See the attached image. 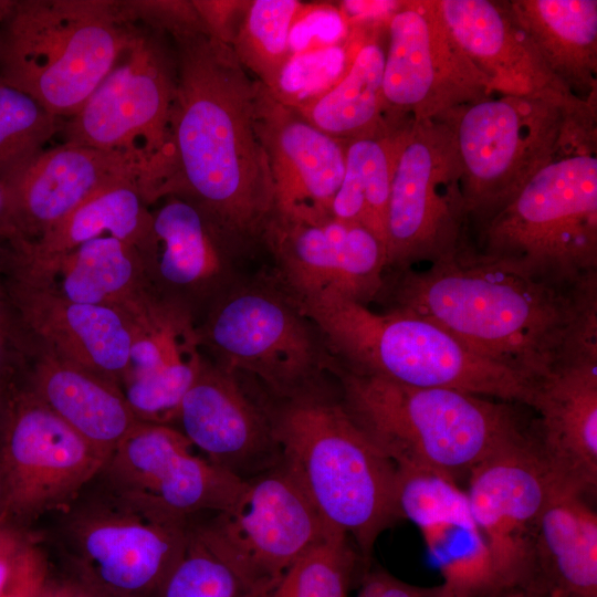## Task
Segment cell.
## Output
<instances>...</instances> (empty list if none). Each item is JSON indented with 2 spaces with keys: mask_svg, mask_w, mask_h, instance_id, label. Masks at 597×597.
Here are the masks:
<instances>
[{
  "mask_svg": "<svg viewBox=\"0 0 597 597\" xmlns=\"http://www.w3.org/2000/svg\"><path fill=\"white\" fill-rule=\"evenodd\" d=\"M153 212L150 238L139 251L155 293L193 316L245 276L243 255L226 242L189 201L164 198Z\"/></svg>",
  "mask_w": 597,
  "mask_h": 597,
  "instance_id": "obj_22",
  "label": "cell"
},
{
  "mask_svg": "<svg viewBox=\"0 0 597 597\" xmlns=\"http://www.w3.org/2000/svg\"><path fill=\"white\" fill-rule=\"evenodd\" d=\"M331 373L343 406L398 469L453 482L502 447L535 430L521 404L455 389L421 388L350 371L335 360Z\"/></svg>",
  "mask_w": 597,
  "mask_h": 597,
  "instance_id": "obj_3",
  "label": "cell"
},
{
  "mask_svg": "<svg viewBox=\"0 0 597 597\" xmlns=\"http://www.w3.org/2000/svg\"><path fill=\"white\" fill-rule=\"evenodd\" d=\"M192 449L175 427L140 421L95 480L123 500L178 523L232 509L247 482Z\"/></svg>",
  "mask_w": 597,
  "mask_h": 597,
  "instance_id": "obj_15",
  "label": "cell"
},
{
  "mask_svg": "<svg viewBox=\"0 0 597 597\" xmlns=\"http://www.w3.org/2000/svg\"><path fill=\"white\" fill-rule=\"evenodd\" d=\"M48 583L46 559L40 547L33 543L0 597H41Z\"/></svg>",
  "mask_w": 597,
  "mask_h": 597,
  "instance_id": "obj_45",
  "label": "cell"
},
{
  "mask_svg": "<svg viewBox=\"0 0 597 597\" xmlns=\"http://www.w3.org/2000/svg\"><path fill=\"white\" fill-rule=\"evenodd\" d=\"M119 0H19L0 35V81L74 116L132 41Z\"/></svg>",
  "mask_w": 597,
  "mask_h": 597,
  "instance_id": "obj_7",
  "label": "cell"
},
{
  "mask_svg": "<svg viewBox=\"0 0 597 597\" xmlns=\"http://www.w3.org/2000/svg\"><path fill=\"white\" fill-rule=\"evenodd\" d=\"M473 254L561 283L597 275V157L562 155L473 230Z\"/></svg>",
  "mask_w": 597,
  "mask_h": 597,
  "instance_id": "obj_8",
  "label": "cell"
},
{
  "mask_svg": "<svg viewBox=\"0 0 597 597\" xmlns=\"http://www.w3.org/2000/svg\"><path fill=\"white\" fill-rule=\"evenodd\" d=\"M119 3L128 22L168 38L182 33L207 31L192 1L119 0Z\"/></svg>",
  "mask_w": 597,
  "mask_h": 597,
  "instance_id": "obj_39",
  "label": "cell"
},
{
  "mask_svg": "<svg viewBox=\"0 0 597 597\" xmlns=\"http://www.w3.org/2000/svg\"><path fill=\"white\" fill-rule=\"evenodd\" d=\"M411 123L385 116L377 127L347 142L343 180L331 207V216L363 224L384 243L394 170Z\"/></svg>",
  "mask_w": 597,
  "mask_h": 597,
  "instance_id": "obj_32",
  "label": "cell"
},
{
  "mask_svg": "<svg viewBox=\"0 0 597 597\" xmlns=\"http://www.w3.org/2000/svg\"><path fill=\"white\" fill-rule=\"evenodd\" d=\"M531 588L597 597V514L587 496L553 485L537 524Z\"/></svg>",
  "mask_w": 597,
  "mask_h": 597,
  "instance_id": "obj_29",
  "label": "cell"
},
{
  "mask_svg": "<svg viewBox=\"0 0 597 597\" xmlns=\"http://www.w3.org/2000/svg\"><path fill=\"white\" fill-rule=\"evenodd\" d=\"M269 409L282 463L370 564L380 534L402 520L397 467L355 423L337 388L269 398Z\"/></svg>",
  "mask_w": 597,
  "mask_h": 597,
  "instance_id": "obj_4",
  "label": "cell"
},
{
  "mask_svg": "<svg viewBox=\"0 0 597 597\" xmlns=\"http://www.w3.org/2000/svg\"><path fill=\"white\" fill-rule=\"evenodd\" d=\"M262 248L270 276L298 304L378 298L387 272L385 243L360 223L333 216L317 220L272 218Z\"/></svg>",
  "mask_w": 597,
  "mask_h": 597,
  "instance_id": "obj_17",
  "label": "cell"
},
{
  "mask_svg": "<svg viewBox=\"0 0 597 597\" xmlns=\"http://www.w3.org/2000/svg\"><path fill=\"white\" fill-rule=\"evenodd\" d=\"M32 341L7 294L0 296V386L20 385L28 368Z\"/></svg>",
  "mask_w": 597,
  "mask_h": 597,
  "instance_id": "obj_41",
  "label": "cell"
},
{
  "mask_svg": "<svg viewBox=\"0 0 597 597\" xmlns=\"http://www.w3.org/2000/svg\"><path fill=\"white\" fill-rule=\"evenodd\" d=\"M397 471L402 520L418 527L442 575L436 597H482L500 587L464 490L434 473Z\"/></svg>",
  "mask_w": 597,
  "mask_h": 597,
  "instance_id": "obj_24",
  "label": "cell"
},
{
  "mask_svg": "<svg viewBox=\"0 0 597 597\" xmlns=\"http://www.w3.org/2000/svg\"><path fill=\"white\" fill-rule=\"evenodd\" d=\"M465 483L498 585L531 588L537 524L554 485L538 451L536 425L475 465Z\"/></svg>",
  "mask_w": 597,
  "mask_h": 597,
  "instance_id": "obj_18",
  "label": "cell"
},
{
  "mask_svg": "<svg viewBox=\"0 0 597 597\" xmlns=\"http://www.w3.org/2000/svg\"><path fill=\"white\" fill-rule=\"evenodd\" d=\"M482 597H548L543 593L524 586H502Z\"/></svg>",
  "mask_w": 597,
  "mask_h": 597,
  "instance_id": "obj_47",
  "label": "cell"
},
{
  "mask_svg": "<svg viewBox=\"0 0 597 597\" xmlns=\"http://www.w3.org/2000/svg\"><path fill=\"white\" fill-rule=\"evenodd\" d=\"M192 2L208 33L230 45L248 1L192 0Z\"/></svg>",
  "mask_w": 597,
  "mask_h": 597,
  "instance_id": "obj_44",
  "label": "cell"
},
{
  "mask_svg": "<svg viewBox=\"0 0 597 597\" xmlns=\"http://www.w3.org/2000/svg\"><path fill=\"white\" fill-rule=\"evenodd\" d=\"M468 239L462 167L452 128L446 119L412 121L391 180L387 272L453 256Z\"/></svg>",
  "mask_w": 597,
  "mask_h": 597,
  "instance_id": "obj_11",
  "label": "cell"
},
{
  "mask_svg": "<svg viewBox=\"0 0 597 597\" xmlns=\"http://www.w3.org/2000/svg\"><path fill=\"white\" fill-rule=\"evenodd\" d=\"M441 119L453 132L472 230L555 158L596 153V101L491 95Z\"/></svg>",
  "mask_w": 597,
  "mask_h": 597,
  "instance_id": "obj_6",
  "label": "cell"
},
{
  "mask_svg": "<svg viewBox=\"0 0 597 597\" xmlns=\"http://www.w3.org/2000/svg\"><path fill=\"white\" fill-rule=\"evenodd\" d=\"M342 367L421 388L455 389L532 407L537 381L496 364L439 325L352 301L298 305Z\"/></svg>",
  "mask_w": 597,
  "mask_h": 597,
  "instance_id": "obj_5",
  "label": "cell"
},
{
  "mask_svg": "<svg viewBox=\"0 0 597 597\" xmlns=\"http://www.w3.org/2000/svg\"><path fill=\"white\" fill-rule=\"evenodd\" d=\"M71 585L50 587L49 583L45 586L41 597H67Z\"/></svg>",
  "mask_w": 597,
  "mask_h": 597,
  "instance_id": "obj_52",
  "label": "cell"
},
{
  "mask_svg": "<svg viewBox=\"0 0 597 597\" xmlns=\"http://www.w3.org/2000/svg\"><path fill=\"white\" fill-rule=\"evenodd\" d=\"M90 484L56 511V540L81 584L121 597H156L187 547L191 524L154 515L95 479Z\"/></svg>",
  "mask_w": 597,
  "mask_h": 597,
  "instance_id": "obj_10",
  "label": "cell"
},
{
  "mask_svg": "<svg viewBox=\"0 0 597 597\" xmlns=\"http://www.w3.org/2000/svg\"><path fill=\"white\" fill-rule=\"evenodd\" d=\"M541 458L556 486L587 498L597 488V360L567 365L536 385Z\"/></svg>",
  "mask_w": 597,
  "mask_h": 597,
  "instance_id": "obj_26",
  "label": "cell"
},
{
  "mask_svg": "<svg viewBox=\"0 0 597 597\" xmlns=\"http://www.w3.org/2000/svg\"><path fill=\"white\" fill-rule=\"evenodd\" d=\"M33 543L31 534L24 526L0 519V594L17 574Z\"/></svg>",
  "mask_w": 597,
  "mask_h": 597,
  "instance_id": "obj_42",
  "label": "cell"
},
{
  "mask_svg": "<svg viewBox=\"0 0 597 597\" xmlns=\"http://www.w3.org/2000/svg\"><path fill=\"white\" fill-rule=\"evenodd\" d=\"M172 42L177 87L157 200L179 197L247 255L262 247L273 217V187L254 124L261 83L231 46L207 31Z\"/></svg>",
  "mask_w": 597,
  "mask_h": 597,
  "instance_id": "obj_2",
  "label": "cell"
},
{
  "mask_svg": "<svg viewBox=\"0 0 597 597\" xmlns=\"http://www.w3.org/2000/svg\"><path fill=\"white\" fill-rule=\"evenodd\" d=\"M63 123L30 95L0 82V182L41 154Z\"/></svg>",
  "mask_w": 597,
  "mask_h": 597,
  "instance_id": "obj_36",
  "label": "cell"
},
{
  "mask_svg": "<svg viewBox=\"0 0 597 597\" xmlns=\"http://www.w3.org/2000/svg\"><path fill=\"white\" fill-rule=\"evenodd\" d=\"M385 55L377 33L360 35L343 76L324 95L295 111L320 130L344 142L374 129L385 118Z\"/></svg>",
  "mask_w": 597,
  "mask_h": 597,
  "instance_id": "obj_33",
  "label": "cell"
},
{
  "mask_svg": "<svg viewBox=\"0 0 597 597\" xmlns=\"http://www.w3.org/2000/svg\"><path fill=\"white\" fill-rule=\"evenodd\" d=\"M348 25L335 6L302 3L290 30L291 55L343 42L349 34Z\"/></svg>",
  "mask_w": 597,
  "mask_h": 597,
  "instance_id": "obj_40",
  "label": "cell"
},
{
  "mask_svg": "<svg viewBox=\"0 0 597 597\" xmlns=\"http://www.w3.org/2000/svg\"><path fill=\"white\" fill-rule=\"evenodd\" d=\"M6 273L46 284L74 302L117 308L134 323L159 297L138 249L113 237L88 241L38 269Z\"/></svg>",
  "mask_w": 597,
  "mask_h": 597,
  "instance_id": "obj_28",
  "label": "cell"
},
{
  "mask_svg": "<svg viewBox=\"0 0 597 597\" xmlns=\"http://www.w3.org/2000/svg\"><path fill=\"white\" fill-rule=\"evenodd\" d=\"M369 566L344 533L333 531L289 568L268 597H348Z\"/></svg>",
  "mask_w": 597,
  "mask_h": 597,
  "instance_id": "obj_35",
  "label": "cell"
},
{
  "mask_svg": "<svg viewBox=\"0 0 597 597\" xmlns=\"http://www.w3.org/2000/svg\"><path fill=\"white\" fill-rule=\"evenodd\" d=\"M7 297L30 337L119 386L128 374L135 323L122 311L71 301L46 284L4 273Z\"/></svg>",
  "mask_w": 597,
  "mask_h": 597,
  "instance_id": "obj_23",
  "label": "cell"
},
{
  "mask_svg": "<svg viewBox=\"0 0 597 597\" xmlns=\"http://www.w3.org/2000/svg\"><path fill=\"white\" fill-rule=\"evenodd\" d=\"M7 269V244H0V296L6 294L4 273Z\"/></svg>",
  "mask_w": 597,
  "mask_h": 597,
  "instance_id": "obj_51",
  "label": "cell"
},
{
  "mask_svg": "<svg viewBox=\"0 0 597 597\" xmlns=\"http://www.w3.org/2000/svg\"><path fill=\"white\" fill-rule=\"evenodd\" d=\"M436 586L409 584L381 567L369 566L358 583L355 597H434Z\"/></svg>",
  "mask_w": 597,
  "mask_h": 597,
  "instance_id": "obj_43",
  "label": "cell"
},
{
  "mask_svg": "<svg viewBox=\"0 0 597 597\" xmlns=\"http://www.w3.org/2000/svg\"><path fill=\"white\" fill-rule=\"evenodd\" d=\"M553 75L575 96L596 101L597 1H507Z\"/></svg>",
  "mask_w": 597,
  "mask_h": 597,
  "instance_id": "obj_31",
  "label": "cell"
},
{
  "mask_svg": "<svg viewBox=\"0 0 597 597\" xmlns=\"http://www.w3.org/2000/svg\"><path fill=\"white\" fill-rule=\"evenodd\" d=\"M377 300L426 318L479 355L540 381L597 360V275L561 283L467 248L425 270L386 272Z\"/></svg>",
  "mask_w": 597,
  "mask_h": 597,
  "instance_id": "obj_1",
  "label": "cell"
},
{
  "mask_svg": "<svg viewBox=\"0 0 597 597\" xmlns=\"http://www.w3.org/2000/svg\"><path fill=\"white\" fill-rule=\"evenodd\" d=\"M176 87L171 40L137 25L115 65L80 111L64 119L59 135L63 143L143 154L159 186Z\"/></svg>",
  "mask_w": 597,
  "mask_h": 597,
  "instance_id": "obj_13",
  "label": "cell"
},
{
  "mask_svg": "<svg viewBox=\"0 0 597 597\" xmlns=\"http://www.w3.org/2000/svg\"><path fill=\"white\" fill-rule=\"evenodd\" d=\"M20 240L23 239L14 221L7 189L0 182V243L12 244Z\"/></svg>",
  "mask_w": 597,
  "mask_h": 597,
  "instance_id": "obj_46",
  "label": "cell"
},
{
  "mask_svg": "<svg viewBox=\"0 0 597 597\" xmlns=\"http://www.w3.org/2000/svg\"><path fill=\"white\" fill-rule=\"evenodd\" d=\"M171 426L212 464L244 482L282 461L269 398L206 356Z\"/></svg>",
  "mask_w": 597,
  "mask_h": 597,
  "instance_id": "obj_19",
  "label": "cell"
},
{
  "mask_svg": "<svg viewBox=\"0 0 597 597\" xmlns=\"http://www.w3.org/2000/svg\"><path fill=\"white\" fill-rule=\"evenodd\" d=\"M254 124L272 179V218L312 221L331 216L344 176L347 142L320 130L275 101L263 84L255 101Z\"/></svg>",
  "mask_w": 597,
  "mask_h": 597,
  "instance_id": "obj_21",
  "label": "cell"
},
{
  "mask_svg": "<svg viewBox=\"0 0 597 597\" xmlns=\"http://www.w3.org/2000/svg\"><path fill=\"white\" fill-rule=\"evenodd\" d=\"M156 597H256L191 531L187 547Z\"/></svg>",
  "mask_w": 597,
  "mask_h": 597,
  "instance_id": "obj_38",
  "label": "cell"
},
{
  "mask_svg": "<svg viewBox=\"0 0 597 597\" xmlns=\"http://www.w3.org/2000/svg\"><path fill=\"white\" fill-rule=\"evenodd\" d=\"M245 482L232 509L197 519L191 531L256 597H268L291 566L337 530L282 461Z\"/></svg>",
  "mask_w": 597,
  "mask_h": 597,
  "instance_id": "obj_12",
  "label": "cell"
},
{
  "mask_svg": "<svg viewBox=\"0 0 597 597\" xmlns=\"http://www.w3.org/2000/svg\"><path fill=\"white\" fill-rule=\"evenodd\" d=\"M19 0H0V23L6 24L15 11Z\"/></svg>",
  "mask_w": 597,
  "mask_h": 597,
  "instance_id": "obj_50",
  "label": "cell"
},
{
  "mask_svg": "<svg viewBox=\"0 0 597 597\" xmlns=\"http://www.w3.org/2000/svg\"><path fill=\"white\" fill-rule=\"evenodd\" d=\"M106 460L21 383L0 431L3 519L25 527L61 510L93 482Z\"/></svg>",
  "mask_w": 597,
  "mask_h": 597,
  "instance_id": "obj_14",
  "label": "cell"
},
{
  "mask_svg": "<svg viewBox=\"0 0 597 597\" xmlns=\"http://www.w3.org/2000/svg\"><path fill=\"white\" fill-rule=\"evenodd\" d=\"M4 506H6V484H4L3 473L0 465V519H3Z\"/></svg>",
  "mask_w": 597,
  "mask_h": 597,
  "instance_id": "obj_53",
  "label": "cell"
},
{
  "mask_svg": "<svg viewBox=\"0 0 597 597\" xmlns=\"http://www.w3.org/2000/svg\"><path fill=\"white\" fill-rule=\"evenodd\" d=\"M67 597H121V596L112 595V594L102 591L100 589L80 584L76 586L71 585Z\"/></svg>",
  "mask_w": 597,
  "mask_h": 597,
  "instance_id": "obj_48",
  "label": "cell"
},
{
  "mask_svg": "<svg viewBox=\"0 0 597 597\" xmlns=\"http://www.w3.org/2000/svg\"><path fill=\"white\" fill-rule=\"evenodd\" d=\"M203 355L279 400L328 386L333 357L316 325L269 273L243 276L197 323Z\"/></svg>",
  "mask_w": 597,
  "mask_h": 597,
  "instance_id": "obj_9",
  "label": "cell"
},
{
  "mask_svg": "<svg viewBox=\"0 0 597 597\" xmlns=\"http://www.w3.org/2000/svg\"><path fill=\"white\" fill-rule=\"evenodd\" d=\"M122 181L139 182L151 203L155 168L143 154L62 143L3 185L22 239L34 241L88 197Z\"/></svg>",
  "mask_w": 597,
  "mask_h": 597,
  "instance_id": "obj_20",
  "label": "cell"
},
{
  "mask_svg": "<svg viewBox=\"0 0 597 597\" xmlns=\"http://www.w3.org/2000/svg\"><path fill=\"white\" fill-rule=\"evenodd\" d=\"M1 82V81H0Z\"/></svg>",
  "mask_w": 597,
  "mask_h": 597,
  "instance_id": "obj_54",
  "label": "cell"
},
{
  "mask_svg": "<svg viewBox=\"0 0 597 597\" xmlns=\"http://www.w3.org/2000/svg\"><path fill=\"white\" fill-rule=\"evenodd\" d=\"M302 2L248 1L231 41V49L247 72L266 88L275 82L291 55L290 30Z\"/></svg>",
  "mask_w": 597,
  "mask_h": 597,
  "instance_id": "obj_34",
  "label": "cell"
},
{
  "mask_svg": "<svg viewBox=\"0 0 597 597\" xmlns=\"http://www.w3.org/2000/svg\"><path fill=\"white\" fill-rule=\"evenodd\" d=\"M22 384L106 459L140 422L118 384L33 339Z\"/></svg>",
  "mask_w": 597,
  "mask_h": 597,
  "instance_id": "obj_27",
  "label": "cell"
},
{
  "mask_svg": "<svg viewBox=\"0 0 597 597\" xmlns=\"http://www.w3.org/2000/svg\"><path fill=\"white\" fill-rule=\"evenodd\" d=\"M148 205L139 182L122 181L107 186L84 200L36 240L8 244L7 268L34 270L102 237L116 238L140 251L151 233L153 212Z\"/></svg>",
  "mask_w": 597,
  "mask_h": 597,
  "instance_id": "obj_30",
  "label": "cell"
},
{
  "mask_svg": "<svg viewBox=\"0 0 597 597\" xmlns=\"http://www.w3.org/2000/svg\"><path fill=\"white\" fill-rule=\"evenodd\" d=\"M17 386H12V387L0 386V431L4 422V418L7 415V410H8L12 391Z\"/></svg>",
  "mask_w": 597,
  "mask_h": 597,
  "instance_id": "obj_49",
  "label": "cell"
},
{
  "mask_svg": "<svg viewBox=\"0 0 597 597\" xmlns=\"http://www.w3.org/2000/svg\"><path fill=\"white\" fill-rule=\"evenodd\" d=\"M455 41L485 76L492 94L569 100L507 1L436 0Z\"/></svg>",
  "mask_w": 597,
  "mask_h": 597,
  "instance_id": "obj_25",
  "label": "cell"
},
{
  "mask_svg": "<svg viewBox=\"0 0 597 597\" xmlns=\"http://www.w3.org/2000/svg\"><path fill=\"white\" fill-rule=\"evenodd\" d=\"M341 43L290 55L268 93L279 103L298 109L324 95L347 70L360 30L353 29Z\"/></svg>",
  "mask_w": 597,
  "mask_h": 597,
  "instance_id": "obj_37",
  "label": "cell"
},
{
  "mask_svg": "<svg viewBox=\"0 0 597 597\" xmlns=\"http://www.w3.org/2000/svg\"><path fill=\"white\" fill-rule=\"evenodd\" d=\"M384 115L415 122L441 119L493 95L442 19L436 0L401 1L387 20Z\"/></svg>",
  "mask_w": 597,
  "mask_h": 597,
  "instance_id": "obj_16",
  "label": "cell"
}]
</instances>
